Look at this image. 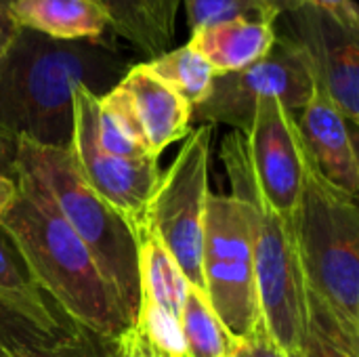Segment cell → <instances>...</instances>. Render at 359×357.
<instances>
[{"mask_svg":"<svg viewBox=\"0 0 359 357\" xmlns=\"http://www.w3.org/2000/svg\"><path fill=\"white\" fill-rule=\"evenodd\" d=\"M130 65L111 40L63 42L19 27L0 57V128L44 145L69 147L76 88L103 97Z\"/></svg>","mask_w":359,"mask_h":357,"instance_id":"1","label":"cell"},{"mask_svg":"<svg viewBox=\"0 0 359 357\" xmlns=\"http://www.w3.org/2000/svg\"><path fill=\"white\" fill-rule=\"evenodd\" d=\"M19 194L0 225L13 236L34 278L57 307L90 335L111 343L128 326L90 250L67 225L46 189L15 173Z\"/></svg>","mask_w":359,"mask_h":357,"instance_id":"2","label":"cell"},{"mask_svg":"<svg viewBox=\"0 0 359 357\" xmlns=\"http://www.w3.org/2000/svg\"><path fill=\"white\" fill-rule=\"evenodd\" d=\"M221 160L231 185L229 194L246 210L261 322L288 356L301 357L309 328V305L294 217L271 210L259 196L248 164L244 133L231 130L223 139Z\"/></svg>","mask_w":359,"mask_h":357,"instance_id":"3","label":"cell"},{"mask_svg":"<svg viewBox=\"0 0 359 357\" xmlns=\"http://www.w3.org/2000/svg\"><path fill=\"white\" fill-rule=\"evenodd\" d=\"M294 229L309 316L359 341L358 198L322 179L309 160Z\"/></svg>","mask_w":359,"mask_h":357,"instance_id":"4","label":"cell"},{"mask_svg":"<svg viewBox=\"0 0 359 357\" xmlns=\"http://www.w3.org/2000/svg\"><path fill=\"white\" fill-rule=\"evenodd\" d=\"M17 170L36 179L53 198L61 217L90 250L130 324L139 305V271L137 236L128 221L88 187L69 147L17 137Z\"/></svg>","mask_w":359,"mask_h":357,"instance_id":"5","label":"cell"},{"mask_svg":"<svg viewBox=\"0 0 359 357\" xmlns=\"http://www.w3.org/2000/svg\"><path fill=\"white\" fill-rule=\"evenodd\" d=\"M215 126L191 128L170 168L162 175L141 225L151 229L187 284L204 292L202 240L206 202L210 196V145Z\"/></svg>","mask_w":359,"mask_h":357,"instance_id":"6","label":"cell"},{"mask_svg":"<svg viewBox=\"0 0 359 357\" xmlns=\"http://www.w3.org/2000/svg\"><path fill=\"white\" fill-rule=\"evenodd\" d=\"M204 295L233 339L248 337L261 324L255 286L246 210L231 194H212L206 202L202 240Z\"/></svg>","mask_w":359,"mask_h":357,"instance_id":"7","label":"cell"},{"mask_svg":"<svg viewBox=\"0 0 359 357\" xmlns=\"http://www.w3.org/2000/svg\"><path fill=\"white\" fill-rule=\"evenodd\" d=\"M316 86L303 53L278 36L273 48L255 65L217 76L208 97L191 109V122L208 126L225 124L246 133L263 99H280L297 116L311 99Z\"/></svg>","mask_w":359,"mask_h":357,"instance_id":"8","label":"cell"},{"mask_svg":"<svg viewBox=\"0 0 359 357\" xmlns=\"http://www.w3.org/2000/svg\"><path fill=\"white\" fill-rule=\"evenodd\" d=\"M276 34L303 53L316 84L341 114L358 126L359 27L345 25L330 13L305 0H282Z\"/></svg>","mask_w":359,"mask_h":357,"instance_id":"9","label":"cell"},{"mask_svg":"<svg viewBox=\"0 0 359 357\" xmlns=\"http://www.w3.org/2000/svg\"><path fill=\"white\" fill-rule=\"evenodd\" d=\"M97 99L88 88H76L69 151L88 187L116 208L135 231L162 179L160 162L156 158L126 160L103 151L97 141Z\"/></svg>","mask_w":359,"mask_h":357,"instance_id":"10","label":"cell"},{"mask_svg":"<svg viewBox=\"0 0 359 357\" xmlns=\"http://www.w3.org/2000/svg\"><path fill=\"white\" fill-rule=\"evenodd\" d=\"M244 137L259 196L271 210L294 217L307 173L294 114L280 99L267 97L257 105Z\"/></svg>","mask_w":359,"mask_h":357,"instance_id":"11","label":"cell"},{"mask_svg":"<svg viewBox=\"0 0 359 357\" xmlns=\"http://www.w3.org/2000/svg\"><path fill=\"white\" fill-rule=\"evenodd\" d=\"M294 118L307 160L316 173L330 185L358 198V126L341 114L320 86H316L311 99Z\"/></svg>","mask_w":359,"mask_h":357,"instance_id":"12","label":"cell"},{"mask_svg":"<svg viewBox=\"0 0 359 357\" xmlns=\"http://www.w3.org/2000/svg\"><path fill=\"white\" fill-rule=\"evenodd\" d=\"M130 97L143 126L149 154L160 160L162 151L185 139L191 130V105L162 82L143 61L133 63L118 82Z\"/></svg>","mask_w":359,"mask_h":357,"instance_id":"13","label":"cell"},{"mask_svg":"<svg viewBox=\"0 0 359 357\" xmlns=\"http://www.w3.org/2000/svg\"><path fill=\"white\" fill-rule=\"evenodd\" d=\"M0 301L13 307L17 314L65 341L78 332V326L57 307V303L44 292L25 263L13 236L0 225Z\"/></svg>","mask_w":359,"mask_h":357,"instance_id":"14","label":"cell"},{"mask_svg":"<svg viewBox=\"0 0 359 357\" xmlns=\"http://www.w3.org/2000/svg\"><path fill=\"white\" fill-rule=\"evenodd\" d=\"M276 21L271 19H227L204 25L189 34V40L217 76L246 69L261 61L276 44Z\"/></svg>","mask_w":359,"mask_h":357,"instance_id":"15","label":"cell"},{"mask_svg":"<svg viewBox=\"0 0 359 357\" xmlns=\"http://www.w3.org/2000/svg\"><path fill=\"white\" fill-rule=\"evenodd\" d=\"M107 17L109 32L145 61L172 48L181 0H93Z\"/></svg>","mask_w":359,"mask_h":357,"instance_id":"16","label":"cell"},{"mask_svg":"<svg viewBox=\"0 0 359 357\" xmlns=\"http://www.w3.org/2000/svg\"><path fill=\"white\" fill-rule=\"evenodd\" d=\"M11 15L17 27L63 42L103 40L109 32L107 17L93 0H13Z\"/></svg>","mask_w":359,"mask_h":357,"instance_id":"17","label":"cell"},{"mask_svg":"<svg viewBox=\"0 0 359 357\" xmlns=\"http://www.w3.org/2000/svg\"><path fill=\"white\" fill-rule=\"evenodd\" d=\"M109 347L116 357H187L181 318L149 301H139L135 320Z\"/></svg>","mask_w":359,"mask_h":357,"instance_id":"18","label":"cell"},{"mask_svg":"<svg viewBox=\"0 0 359 357\" xmlns=\"http://www.w3.org/2000/svg\"><path fill=\"white\" fill-rule=\"evenodd\" d=\"M97 141L103 151L118 158H154L135 105L120 84L97 99Z\"/></svg>","mask_w":359,"mask_h":357,"instance_id":"19","label":"cell"},{"mask_svg":"<svg viewBox=\"0 0 359 357\" xmlns=\"http://www.w3.org/2000/svg\"><path fill=\"white\" fill-rule=\"evenodd\" d=\"M143 63L162 82H166L172 90H177L191 105V109L208 97L212 82L217 78L212 65L191 42L175 46Z\"/></svg>","mask_w":359,"mask_h":357,"instance_id":"20","label":"cell"},{"mask_svg":"<svg viewBox=\"0 0 359 357\" xmlns=\"http://www.w3.org/2000/svg\"><path fill=\"white\" fill-rule=\"evenodd\" d=\"M181 332L187 357H227L236 343V339L212 311L206 295L194 286H189L185 295Z\"/></svg>","mask_w":359,"mask_h":357,"instance_id":"21","label":"cell"},{"mask_svg":"<svg viewBox=\"0 0 359 357\" xmlns=\"http://www.w3.org/2000/svg\"><path fill=\"white\" fill-rule=\"evenodd\" d=\"M185 8L189 34L219 21L248 17V19H278L280 6L267 0H181Z\"/></svg>","mask_w":359,"mask_h":357,"instance_id":"22","label":"cell"},{"mask_svg":"<svg viewBox=\"0 0 359 357\" xmlns=\"http://www.w3.org/2000/svg\"><path fill=\"white\" fill-rule=\"evenodd\" d=\"M61 339L42 330L4 301H0V349L6 353H17L25 349H38L59 343Z\"/></svg>","mask_w":359,"mask_h":357,"instance_id":"23","label":"cell"},{"mask_svg":"<svg viewBox=\"0 0 359 357\" xmlns=\"http://www.w3.org/2000/svg\"><path fill=\"white\" fill-rule=\"evenodd\" d=\"M301 357H359V341L347 337L330 322L309 316Z\"/></svg>","mask_w":359,"mask_h":357,"instance_id":"24","label":"cell"},{"mask_svg":"<svg viewBox=\"0 0 359 357\" xmlns=\"http://www.w3.org/2000/svg\"><path fill=\"white\" fill-rule=\"evenodd\" d=\"M11 357H116L111 353V347L107 341L90 335L84 328H78V332L65 341H59L48 347L38 349H25L17 353H8Z\"/></svg>","mask_w":359,"mask_h":357,"instance_id":"25","label":"cell"},{"mask_svg":"<svg viewBox=\"0 0 359 357\" xmlns=\"http://www.w3.org/2000/svg\"><path fill=\"white\" fill-rule=\"evenodd\" d=\"M227 357H290L267 332L263 322L244 339H236Z\"/></svg>","mask_w":359,"mask_h":357,"instance_id":"26","label":"cell"},{"mask_svg":"<svg viewBox=\"0 0 359 357\" xmlns=\"http://www.w3.org/2000/svg\"><path fill=\"white\" fill-rule=\"evenodd\" d=\"M305 2L330 13L332 17H337L349 27H359V11L353 0H305Z\"/></svg>","mask_w":359,"mask_h":357,"instance_id":"27","label":"cell"},{"mask_svg":"<svg viewBox=\"0 0 359 357\" xmlns=\"http://www.w3.org/2000/svg\"><path fill=\"white\" fill-rule=\"evenodd\" d=\"M17 173V137L0 128V175Z\"/></svg>","mask_w":359,"mask_h":357,"instance_id":"28","label":"cell"},{"mask_svg":"<svg viewBox=\"0 0 359 357\" xmlns=\"http://www.w3.org/2000/svg\"><path fill=\"white\" fill-rule=\"evenodd\" d=\"M19 27L11 15V0H0V57L6 53L11 42L15 40Z\"/></svg>","mask_w":359,"mask_h":357,"instance_id":"29","label":"cell"},{"mask_svg":"<svg viewBox=\"0 0 359 357\" xmlns=\"http://www.w3.org/2000/svg\"><path fill=\"white\" fill-rule=\"evenodd\" d=\"M19 194L17 179L11 175H0V219L6 215V210L13 206L15 198Z\"/></svg>","mask_w":359,"mask_h":357,"instance_id":"30","label":"cell"},{"mask_svg":"<svg viewBox=\"0 0 359 357\" xmlns=\"http://www.w3.org/2000/svg\"><path fill=\"white\" fill-rule=\"evenodd\" d=\"M267 2H269V4H276V6H280V2H282V0H267Z\"/></svg>","mask_w":359,"mask_h":357,"instance_id":"31","label":"cell"},{"mask_svg":"<svg viewBox=\"0 0 359 357\" xmlns=\"http://www.w3.org/2000/svg\"><path fill=\"white\" fill-rule=\"evenodd\" d=\"M0 357H11V356H8L6 351H2V349H0Z\"/></svg>","mask_w":359,"mask_h":357,"instance_id":"32","label":"cell"},{"mask_svg":"<svg viewBox=\"0 0 359 357\" xmlns=\"http://www.w3.org/2000/svg\"><path fill=\"white\" fill-rule=\"evenodd\" d=\"M11 2H13V0H11Z\"/></svg>","mask_w":359,"mask_h":357,"instance_id":"33","label":"cell"}]
</instances>
